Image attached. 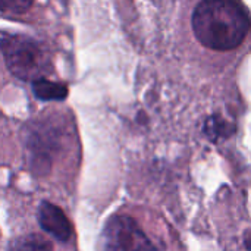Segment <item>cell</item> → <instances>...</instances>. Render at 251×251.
<instances>
[{
    "label": "cell",
    "instance_id": "obj_1",
    "mask_svg": "<svg viewBox=\"0 0 251 251\" xmlns=\"http://www.w3.org/2000/svg\"><path fill=\"white\" fill-rule=\"evenodd\" d=\"M191 21L200 44L218 51L241 46L250 29L247 9L238 0H201Z\"/></svg>",
    "mask_w": 251,
    "mask_h": 251
},
{
    "label": "cell",
    "instance_id": "obj_2",
    "mask_svg": "<svg viewBox=\"0 0 251 251\" xmlns=\"http://www.w3.org/2000/svg\"><path fill=\"white\" fill-rule=\"evenodd\" d=\"M0 49L9 71L19 79L34 81L50 72V62L35 40L25 35H9L0 41Z\"/></svg>",
    "mask_w": 251,
    "mask_h": 251
},
{
    "label": "cell",
    "instance_id": "obj_3",
    "mask_svg": "<svg viewBox=\"0 0 251 251\" xmlns=\"http://www.w3.org/2000/svg\"><path fill=\"white\" fill-rule=\"evenodd\" d=\"M100 251H156V247L134 218L113 215L101 231Z\"/></svg>",
    "mask_w": 251,
    "mask_h": 251
},
{
    "label": "cell",
    "instance_id": "obj_4",
    "mask_svg": "<svg viewBox=\"0 0 251 251\" xmlns=\"http://www.w3.org/2000/svg\"><path fill=\"white\" fill-rule=\"evenodd\" d=\"M38 224L44 232L51 235L59 243H68L72 235V225L66 215L53 203L41 201L38 206Z\"/></svg>",
    "mask_w": 251,
    "mask_h": 251
},
{
    "label": "cell",
    "instance_id": "obj_5",
    "mask_svg": "<svg viewBox=\"0 0 251 251\" xmlns=\"http://www.w3.org/2000/svg\"><path fill=\"white\" fill-rule=\"evenodd\" d=\"M32 91L38 100L43 101H56L63 100L68 96V87L59 82L49 81L46 78H38L32 81Z\"/></svg>",
    "mask_w": 251,
    "mask_h": 251
},
{
    "label": "cell",
    "instance_id": "obj_6",
    "mask_svg": "<svg viewBox=\"0 0 251 251\" xmlns=\"http://www.w3.org/2000/svg\"><path fill=\"white\" fill-rule=\"evenodd\" d=\"M7 251H53V246L43 235L29 234L15 238Z\"/></svg>",
    "mask_w": 251,
    "mask_h": 251
},
{
    "label": "cell",
    "instance_id": "obj_7",
    "mask_svg": "<svg viewBox=\"0 0 251 251\" xmlns=\"http://www.w3.org/2000/svg\"><path fill=\"white\" fill-rule=\"evenodd\" d=\"M206 134L212 140H219V138L228 137L229 135V124L222 121L221 118H212L206 124Z\"/></svg>",
    "mask_w": 251,
    "mask_h": 251
},
{
    "label": "cell",
    "instance_id": "obj_8",
    "mask_svg": "<svg viewBox=\"0 0 251 251\" xmlns=\"http://www.w3.org/2000/svg\"><path fill=\"white\" fill-rule=\"evenodd\" d=\"M34 0H0V12L6 15H21L25 13Z\"/></svg>",
    "mask_w": 251,
    "mask_h": 251
},
{
    "label": "cell",
    "instance_id": "obj_9",
    "mask_svg": "<svg viewBox=\"0 0 251 251\" xmlns=\"http://www.w3.org/2000/svg\"><path fill=\"white\" fill-rule=\"evenodd\" d=\"M244 244H246V249H247V251H251V247H250V229H247V231H246V234H244Z\"/></svg>",
    "mask_w": 251,
    "mask_h": 251
}]
</instances>
